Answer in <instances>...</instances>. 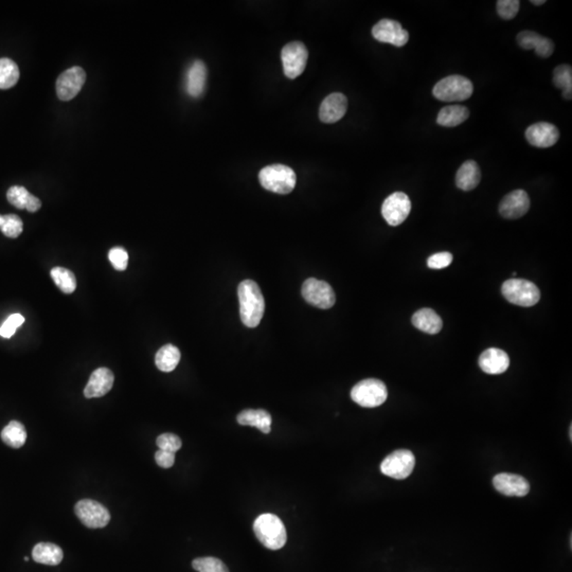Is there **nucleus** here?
I'll return each instance as SVG.
<instances>
[{"label":"nucleus","mask_w":572,"mask_h":572,"mask_svg":"<svg viewBox=\"0 0 572 572\" xmlns=\"http://www.w3.org/2000/svg\"><path fill=\"white\" fill-rule=\"evenodd\" d=\"M241 320L247 327H258L265 311V301L262 292L256 282L245 280L238 287Z\"/></svg>","instance_id":"f257e3e1"},{"label":"nucleus","mask_w":572,"mask_h":572,"mask_svg":"<svg viewBox=\"0 0 572 572\" xmlns=\"http://www.w3.org/2000/svg\"><path fill=\"white\" fill-rule=\"evenodd\" d=\"M254 531L261 544L271 550L283 548L287 540L283 523L273 514L260 515L254 521Z\"/></svg>","instance_id":"f03ea898"},{"label":"nucleus","mask_w":572,"mask_h":572,"mask_svg":"<svg viewBox=\"0 0 572 572\" xmlns=\"http://www.w3.org/2000/svg\"><path fill=\"white\" fill-rule=\"evenodd\" d=\"M259 179L264 189L278 194L291 193L297 181L293 169L284 164L265 167L259 173Z\"/></svg>","instance_id":"7ed1b4c3"},{"label":"nucleus","mask_w":572,"mask_h":572,"mask_svg":"<svg viewBox=\"0 0 572 572\" xmlns=\"http://www.w3.org/2000/svg\"><path fill=\"white\" fill-rule=\"evenodd\" d=\"M502 293L510 304L524 308L535 306L540 299L538 286L524 279H510L505 282Z\"/></svg>","instance_id":"20e7f679"},{"label":"nucleus","mask_w":572,"mask_h":572,"mask_svg":"<svg viewBox=\"0 0 572 572\" xmlns=\"http://www.w3.org/2000/svg\"><path fill=\"white\" fill-rule=\"evenodd\" d=\"M473 91V84L469 79L462 76H450L435 85L433 95L440 101L460 102L469 99Z\"/></svg>","instance_id":"39448f33"},{"label":"nucleus","mask_w":572,"mask_h":572,"mask_svg":"<svg viewBox=\"0 0 572 572\" xmlns=\"http://www.w3.org/2000/svg\"><path fill=\"white\" fill-rule=\"evenodd\" d=\"M351 398L360 406L375 408L386 402L388 390L385 384L379 379H364L353 387Z\"/></svg>","instance_id":"423d86ee"},{"label":"nucleus","mask_w":572,"mask_h":572,"mask_svg":"<svg viewBox=\"0 0 572 572\" xmlns=\"http://www.w3.org/2000/svg\"><path fill=\"white\" fill-rule=\"evenodd\" d=\"M301 293L308 304L321 310H327L335 304V293L332 286L321 280L315 278L306 280L302 285Z\"/></svg>","instance_id":"0eeeda50"},{"label":"nucleus","mask_w":572,"mask_h":572,"mask_svg":"<svg viewBox=\"0 0 572 572\" xmlns=\"http://www.w3.org/2000/svg\"><path fill=\"white\" fill-rule=\"evenodd\" d=\"M308 52L304 44L293 41L284 46L281 52L284 74L289 79H296L302 74L308 62Z\"/></svg>","instance_id":"6e6552de"},{"label":"nucleus","mask_w":572,"mask_h":572,"mask_svg":"<svg viewBox=\"0 0 572 572\" xmlns=\"http://www.w3.org/2000/svg\"><path fill=\"white\" fill-rule=\"evenodd\" d=\"M74 512L83 525L91 529H101L106 527L110 521L108 509L93 499H82L77 502Z\"/></svg>","instance_id":"1a4fd4ad"},{"label":"nucleus","mask_w":572,"mask_h":572,"mask_svg":"<svg viewBox=\"0 0 572 572\" xmlns=\"http://www.w3.org/2000/svg\"><path fill=\"white\" fill-rule=\"evenodd\" d=\"M415 457L408 450H398L386 457L382 462L381 472L394 479H406L412 473Z\"/></svg>","instance_id":"9d476101"},{"label":"nucleus","mask_w":572,"mask_h":572,"mask_svg":"<svg viewBox=\"0 0 572 572\" xmlns=\"http://www.w3.org/2000/svg\"><path fill=\"white\" fill-rule=\"evenodd\" d=\"M411 202L407 194L394 192L388 196L382 206V214L390 226H398L408 218Z\"/></svg>","instance_id":"9b49d317"},{"label":"nucleus","mask_w":572,"mask_h":572,"mask_svg":"<svg viewBox=\"0 0 572 572\" xmlns=\"http://www.w3.org/2000/svg\"><path fill=\"white\" fill-rule=\"evenodd\" d=\"M86 74L84 69L79 66L72 67L64 71L56 80V93L62 101L74 99L84 85Z\"/></svg>","instance_id":"f8f14e48"},{"label":"nucleus","mask_w":572,"mask_h":572,"mask_svg":"<svg viewBox=\"0 0 572 572\" xmlns=\"http://www.w3.org/2000/svg\"><path fill=\"white\" fill-rule=\"evenodd\" d=\"M372 35L381 43L391 44L396 47H403L409 41V33L400 22L392 20H382L372 28Z\"/></svg>","instance_id":"ddd939ff"},{"label":"nucleus","mask_w":572,"mask_h":572,"mask_svg":"<svg viewBox=\"0 0 572 572\" xmlns=\"http://www.w3.org/2000/svg\"><path fill=\"white\" fill-rule=\"evenodd\" d=\"M530 209V198L524 190H514L507 194L499 204V213L508 220H517Z\"/></svg>","instance_id":"4468645a"},{"label":"nucleus","mask_w":572,"mask_h":572,"mask_svg":"<svg viewBox=\"0 0 572 572\" xmlns=\"http://www.w3.org/2000/svg\"><path fill=\"white\" fill-rule=\"evenodd\" d=\"M526 139L533 147L547 149L557 143L559 139V131L557 127L551 123H534L526 131Z\"/></svg>","instance_id":"2eb2a0df"},{"label":"nucleus","mask_w":572,"mask_h":572,"mask_svg":"<svg viewBox=\"0 0 572 572\" xmlns=\"http://www.w3.org/2000/svg\"><path fill=\"white\" fill-rule=\"evenodd\" d=\"M494 488L506 496L524 497L530 490V484L523 476L502 473L493 479Z\"/></svg>","instance_id":"dca6fc26"},{"label":"nucleus","mask_w":572,"mask_h":572,"mask_svg":"<svg viewBox=\"0 0 572 572\" xmlns=\"http://www.w3.org/2000/svg\"><path fill=\"white\" fill-rule=\"evenodd\" d=\"M348 110V99L340 93L327 96L319 108V119L323 123L332 124L339 121Z\"/></svg>","instance_id":"f3484780"},{"label":"nucleus","mask_w":572,"mask_h":572,"mask_svg":"<svg viewBox=\"0 0 572 572\" xmlns=\"http://www.w3.org/2000/svg\"><path fill=\"white\" fill-rule=\"evenodd\" d=\"M114 382V373L110 369H97L91 373L89 383L85 387V398H95L106 396L112 390Z\"/></svg>","instance_id":"a211bd4d"},{"label":"nucleus","mask_w":572,"mask_h":572,"mask_svg":"<svg viewBox=\"0 0 572 572\" xmlns=\"http://www.w3.org/2000/svg\"><path fill=\"white\" fill-rule=\"evenodd\" d=\"M479 366L488 375H502L510 367V357L500 349H488L480 355Z\"/></svg>","instance_id":"6ab92c4d"},{"label":"nucleus","mask_w":572,"mask_h":572,"mask_svg":"<svg viewBox=\"0 0 572 572\" xmlns=\"http://www.w3.org/2000/svg\"><path fill=\"white\" fill-rule=\"evenodd\" d=\"M517 43L525 50H535L540 58H547L552 56L554 44L548 37H542L533 31H521L517 35Z\"/></svg>","instance_id":"aec40b11"},{"label":"nucleus","mask_w":572,"mask_h":572,"mask_svg":"<svg viewBox=\"0 0 572 572\" xmlns=\"http://www.w3.org/2000/svg\"><path fill=\"white\" fill-rule=\"evenodd\" d=\"M207 68L202 60H195L190 66L186 81V91L188 95L193 98H198L204 93L206 87Z\"/></svg>","instance_id":"412c9836"},{"label":"nucleus","mask_w":572,"mask_h":572,"mask_svg":"<svg viewBox=\"0 0 572 572\" xmlns=\"http://www.w3.org/2000/svg\"><path fill=\"white\" fill-rule=\"evenodd\" d=\"M10 204L18 209H27L29 212H37L41 209V202L37 196L32 195L26 188L13 186L7 192Z\"/></svg>","instance_id":"4be33fe9"},{"label":"nucleus","mask_w":572,"mask_h":572,"mask_svg":"<svg viewBox=\"0 0 572 572\" xmlns=\"http://www.w3.org/2000/svg\"><path fill=\"white\" fill-rule=\"evenodd\" d=\"M412 325L424 333L436 335L443 327L441 317L431 308H422L413 314Z\"/></svg>","instance_id":"5701e85b"},{"label":"nucleus","mask_w":572,"mask_h":572,"mask_svg":"<svg viewBox=\"0 0 572 572\" xmlns=\"http://www.w3.org/2000/svg\"><path fill=\"white\" fill-rule=\"evenodd\" d=\"M481 181V171L477 162L467 160L459 169L456 174V186L462 191H472Z\"/></svg>","instance_id":"b1692460"},{"label":"nucleus","mask_w":572,"mask_h":572,"mask_svg":"<svg viewBox=\"0 0 572 572\" xmlns=\"http://www.w3.org/2000/svg\"><path fill=\"white\" fill-rule=\"evenodd\" d=\"M238 423L243 426H254L262 433H271V415L263 409H246L239 413Z\"/></svg>","instance_id":"393cba45"},{"label":"nucleus","mask_w":572,"mask_h":572,"mask_svg":"<svg viewBox=\"0 0 572 572\" xmlns=\"http://www.w3.org/2000/svg\"><path fill=\"white\" fill-rule=\"evenodd\" d=\"M63 550L58 545L51 542H39L33 548L32 557L37 563L56 566L63 561Z\"/></svg>","instance_id":"a878e982"},{"label":"nucleus","mask_w":572,"mask_h":572,"mask_svg":"<svg viewBox=\"0 0 572 572\" xmlns=\"http://www.w3.org/2000/svg\"><path fill=\"white\" fill-rule=\"evenodd\" d=\"M469 117V110L463 105H450L442 108L437 117L441 126L455 127L462 124Z\"/></svg>","instance_id":"bb28decb"},{"label":"nucleus","mask_w":572,"mask_h":572,"mask_svg":"<svg viewBox=\"0 0 572 572\" xmlns=\"http://www.w3.org/2000/svg\"><path fill=\"white\" fill-rule=\"evenodd\" d=\"M181 351L173 344H166L156 353V367L162 372H172L178 366Z\"/></svg>","instance_id":"cd10ccee"},{"label":"nucleus","mask_w":572,"mask_h":572,"mask_svg":"<svg viewBox=\"0 0 572 572\" xmlns=\"http://www.w3.org/2000/svg\"><path fill=\"white\" fill-rule=\"evenodd\" d=\"M4 443L12 448H20L27 441V431L24 424L11 421L1 431Z\"/></svg>","instance_id":"c85d7f7f"},{"label":"nucleus","mask_w":572,"mask_h":572,"mask_svg":"<svg viewBox=\"0 0 572 572\" xmlns=\"http://www.w3.org/2000/svg\"><path fill=\"white\" fill-rule=\"evenodd\" d=\"M20 80V68L11 58H0V89H9Z\"/></svg>","instance_id":"c756f323"},{"label":"nucleus","mask_w":572,"mask_h":572,"mask_svg":"<svg viewBox=\"0 0 572 572\" xmlns=\"http://www.w3.org/2000/svg\"><path fill=\"white\" fill-rule=\"evenodd\" d=\"M56 285L64 294H72L77 290L76 275L72 271L64 267H54L50 271Z\"/></svg>","instance_id":"7c9ffc66"},{"label":"nucleus","mask_w":572,"mask_h":572,"mask_svg":"<svg viewBox=\"0 0 572 572\" xmlns=\"http://www.w3.org/2000/svg\"><path fill=\"white\" fill-rule=\"evenodd\" d=\"M553 84L559 89H563L566 100H571L572 68L570 65H561L553 71Z\"/></svg>","instance_id":"2f4dec72"},{"label":"nucleus","mask_w":572,"mask_h":572,"mask_svg":"<svg viewBox=\"0 0 572 572\" xmlns=\"http://www.w3.org/2000/svg\"><path fill=\"white\" fill-rule=\"evenodd\" d=\"M0 230L6 237L16 239L22 235L24 224L20 216H15V214L0 216Z\"/></svg>","instance_id":"473e14b6"},{"label":"nucleus","mask_w":572,"mask_h":572,"mask_svg":"<svg viewBox=\"0 0 572 572\" xmlns=\"http://www.w3.org/2000/svg\"><path fill=\"white\" fill-rule=\"evenodd\" d=\"M192 566L198 572H229L227 566L216 557H198L192 561Z\"/></svg>","instance_id":"72a5a7b5"},{"label":"nucleus","mask_w":572,"mask_h":572,"mask_svg":"<svg viewBox=\"0 0 572 572\" xmlns=\"http://www.w3.org/2000/svg\"><path fill=\"white\" fill-rule=\"evenodd\" d=\"M519 0H499L497 1V13L502 20H513L519 11Z\"/></svg>","instance_id":"f704fd0d"},{"label":"nucleus","mask_w":572,"mask_h":572,"mask_svg":"<svg viewBox=\"0 0 572 572\" xmlns=\"http://www.w3.org/2000/svg\"><path fill=\"white\" fill-rule=\"evenodd\" d=\"M156 444H157L160 450L174 453V454L178 452L181 446H183V442H181V438H179L178 436L174 435V434L170 433L160 435V437L157 438V440H156Z\"/></svg>","instance_id":"c9c22d12"},{"label":"nucleus","mask_w":572,"mask_h":572,"mask_svg":"<svg viewBox=\"0 0 572 572\" xmlns=\"http://www.w3.org/2000/svg\"><path fill=\"white\" fill-rule=\"evenodd\" d=\"M24 323L25 318L22 315H11L0 327V336L4 338H11L15 334L18 327H20Z\"/></svg>","instance_id":"e433bc0d"},{"label":"nucleus","mask_w":572,"mask_h":572,"mask_svg":"<svg viewBox=\"0 0 572 572\" xmlns=\"http://www.w3.org/2000/svg\"><path fill=\"white\" fill-rule=\"evenodd\" d=\"M108 259L115 269L119 271H125L129 265V254L121 247L112 248L108 252Z\"/></svg>","instance_id":"4c0bfd02"},{"label":"nucleus","mask_w":572,"mask_h":572,"mask_svg":"<svg viewBox=\"0 0 572 572\" xmlns=\"http://www.w3.org/2000/svg\"><path fill=\"white\" fill-rule=\"evenodd\" d=\"M453 262V254L448 252H438L429 256L427 260V266L431 269H442L450 266Z\"/></svg>","instance_id":"58836bf2"},{"label":"nucleus","mask_w":572,"mask_h":572,"mask_svg":"<svg viewBox=\"0 0 572 572\" xmlns=\"http://www.w3.org/2000/svg\"><path fill=\"white\" fill-rule=\"evenodd\" d=\"M155 461L157 465H160L162 469H170L174 465L175 454L174 453L158 450L155 454Z\"/></svg>","instance_id":"ea45409f"},{"label":"nucleus","mask_w":572,"mask_h":572,"mask_svg":"<svg viewBox=\"0 0 572 572\" xmlns=\"http://www.w3.org/2000/svg\"><path fill=\"white\" fill-rule=\"evenodd\" d=\"M545 3H546L545 0H538V1H536V0H532L531 1V4H533V5L535 6H542L544 5Z\"/></svg>","instance_id":"a19ab883"},{"label":"nucleus","mask_w":572,"mask_h":572,"mask_svg":"<svg viewBox=\"0 0 572 572\" xmlns=\"http://www.w3.org/2000/svg\"><path fill=\"white\" fill-rule=\"evenodd\" d=\"M571 431H572V427H571V426H570V428H569L570 440L572 439V433H571Z\"/></svg>","instance_id":"79ce46f5"},{"label":"nucleus","mask_w":572,"mask_h":572,"mask_svg":"<svg viewBox=\"0 0 572 572\" xmlns=\"http://www.w3.org/2000/svg\"><path fill=\"white\" fill-rule=\"evenodd\" d=\"M25 561H29V557H25Z\"/></svg>","instance_id":"37998d69"}]
</instances>
